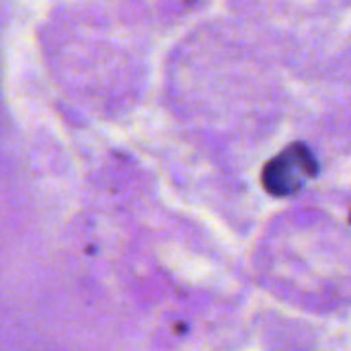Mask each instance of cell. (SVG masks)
<instances>
[{"mask_svg": "<svg viewBox=\"0 0 351 351\" xmlns=\"http://www.w3.org/2000/svg\"><path fill=\"white\" fill-rule=\"evenodd\" d=\"M317 171L319 167L313 152L304 144H290L263 167L261 183L271 195L286 197L300 191Z\"/></svg>", "mask_w": 351, "mask_h": 351, "instance_id": "1", "label": "cell"}]
</instances>
